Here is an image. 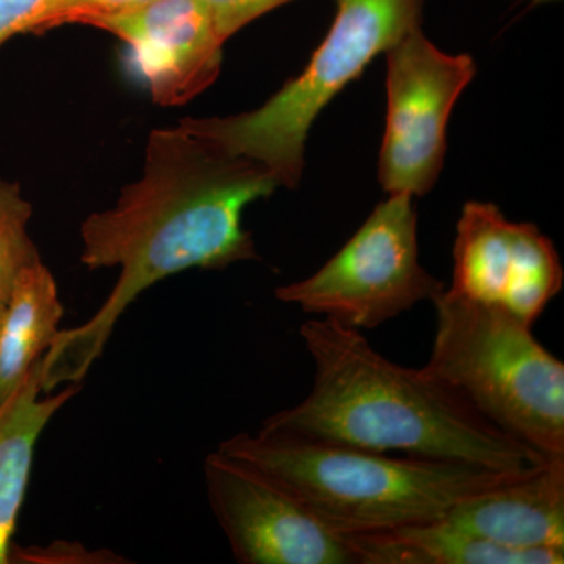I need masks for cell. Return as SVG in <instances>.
Segmentation results:
<instances>
[{
	"instance_id": "obj_1",
	"label": "cell",
	"mask_w": 564,
	"mask_h": 564,
	"mask_svg": "<svg viewBox=\"0 0 564 564\" xmlns=\"http://www.w3.org/2000/svg\"><path fill=\"white\" fill-rule=\"evenodd\" d=\"M144 154L140 180L82 223V265L120 269V276L87 322L52 340L41 358L43 392L80 384L121 315L152 285L259 259L243 212L280 188L272 174L181 124L151 131Z\"/></svg>"
},
{
	"instance_id": "obj_2",
	"label": "cell",
	"mask_w": 564,
	"mask_h": 564,
	"mask_svg": "<svg viewBox=\"0 0 564 564\" xmlns=\"http://www.w3.org/2000/svg\"><path fill=\"white\" fill-rule=\"evenodd\" d=\"M300 336L315 364L313 391L267 419L262 429L499 473H522L547 462L549 456L489 421L454 386L423 367L389 361L359 329L325 317L304 323Z\"/></svg>"
},
{
	"instance_id": "obj_3",
	"label": "cell",
	"mask_w": 564,
	"mask_h": 564,
	"mask_svg": "<svg viewBox=\"0 0 564 564\" xmlns=\"http://www.w3.org/2000/svg\"><path fill=\"white\" fill-rule=\"evenodd\" d=\"M272 478L333 532L359 534L430 524L469 497L518 475L474 464L366 451L262 429L217 448Z\"/></svg>"
},
{
	"instance_id": "obj_4",
	"label": "cell",
	"mask_w": 564,
	"mask_h": 564,
	"mask_svg": "<svg viewBox=\"0 0 564 564\" xmlns=\"http://www.w3.org/2000/svg\"><path fill=\"white\" fill-rule=\"evenodd\" d=\"M437 326L423 369L534 451L564 456V366L533 326L444 288L432 300Z\"/></svg>"
},
{
	"instance_id": "obj_5",
	"label": "cell",
	"mask_w": 564,
	"mask_h": 564,
	"mask_svg": "<svg viewBox=\"0 0 564 564\" xmlns=\"http://www.w3.org/2000/svg\"><path fill=\"white\" fill-rule=\"evenodd\" d=\"M328 35L302 74L259 109L232 117L184 118L182 128L263 166L280 187L302 180L315 118L377 55L421 28L423 0H336Z\"/></svg>"
},
{
	"instance_id": "obj_6",
	"label": "cell",
	"mask_w": 564,
	"mask_h": 564,
	"mask_svg": "<svg viewBox=\"0 0 564 564\" xmlns=\"http://www.w3.org/2000/svg\"><path fill=\"white\" fill-rule=\"evenodd\" d=\"M414 196L393 193L306 280L282 285L276 299L356 329H372L432 300L445 285L419 262Z\"/></svg>"
},
{
	"instance_id": "obj_7",
	"label": "cell",
	"mask_w": 564,
	"mask_h": 564,
	"mask_svg": "<svg viewBox=\"0 0 564 564\" xmlns=\"http://www.w3.org/2000/svg\"><path fill=\"white\" fill-rule=\"evenodd\" d=\"M388 115L380 152V184L388 195H426L443 170L452 110L477 66L447 54L423 35H404L384 52Z\"/></svg>"
},
{
	"instance_id": "obj_8",
	"label": "cell",
	"mask_w": 564,
	"mask_h": 564,
	"mask_svg": "<svg viewBox=\"0 0 564 564\" xmlns=\"http://www.w3.org/2000/svg\"><path fill=\"white\" fill-rule=\"evenodd\" d=\"M207 499L240 564H358L333 532L261 470L214 452L204 459Z\"/></svg>"
},
{
	"instance_id": "obj_9",
	"label": "cell",
	"mask_w": 564,
	"mask_h": 564,
	"mask_svg": "<svg viewBox=\"0 0 564 564\" xmlns=\"http://www.w3.org/2000/svg\"><path fill=\"white\" fill-rule=\"evenodd\" d=\"M563 281L558 251L538 226L508 220L496 204L463 207L448 292L533 326L562 292Z\"/></svg>"
},
{
	"instance_id": "obj_10",
	"label": "cell",
	"mask_w": 564,
	"mask_h": 564,
	"mask_svg": "<svg viewBox=\"0 0 564 564\" xmlns=\"http://www.w3.org/2000/svg\"><path fill=\"white\" fill-rule=\"evenodd\" d=\"M88 25L129 47L158 106H184L220 74L226 41L203 0H151Z\"/></svg>"
},
{
	"instance_id": "obj_11",
	"label": "cell",
	"mask_w": 564,
	"mask_h": 564,
	"mask_svg": "<svg viewBox=\"0 0 564 564\" xmlns=\"http://www.w3.org/2000/svg\"><path fill=\"white\" fill-rule=\"evenodd\" d=\"M441 522L513 551L564 554V456L469 497Z\"/></svg>"
},
{
	"instance_id": "obj_12",
	"label": "cell",
	"mask_w": 564,
	"mask_h": 564,
	"mask_svg": "<svg viewBox=\"0 0 564 564\" xmlns=\"http://www.w3.org/2000/svg\"><path fill=\"white\" fill-rule=\"evenodd\" d=\"M79 389V384H66L61 391L43 392L40 359L24 383L0 406V564H10L41 433Z\"/></svg>"
},
{
	"instance_id": "obj_13",
	"label": "cell",
	"mask_w": 564,
	"mask_h": 564,
	"mask_svg": "<svg viewBox=\"0 0 564 564\" xmlns=\"http://www.w3.org/2000/svg\"><path fill=\"white\" fill-rule=\"evenodd\" d=\"M358 564H562L556 552L513 551L444 522L345 534Z\"/></svg>"
},
{
	"instance_id": "obj_14",
	"label": "cell",
	"mask_w": 564,
	"mask_h": 564,
	"mask_svg": "<svg viewBox=\"0 0 564 564\" xmlns=\"http://www.w3.org/2000/svg\"><path fill=\"white\" fill-rule=\"evenodd\" d=\"M63 306L43 261L22 270L0 306V406L24 383L61 332Z\"/></svg>"
},
{
	"instance_id": "obj_15",
	"label": "cell",
	"mask_w": 564,
	"mask_h": 564,
	"mask_svg": "<svg viewBox=\"0 0 564 564\" xmlns=\"http://www.w3.org/2000/svg\"><path fill=\"white\" fill-rule=\"evenodd\" d=\"M31 218L32 204L22 198L20 184L0 180V306L22 270L41 262L29 236Z\"/></svg>"
},
{
	"instance_id": "obj_16",
	"label": "cell",
	"mask_w": 564,
	"mask_h": 564,
	"mask_svg": "<svg viewBox=\"0 0 564 564\" xmlns=\"http://www.w3.org/2000/svg\"><path fill=\"white\" fill-rule=\"evenodd\" d=\"M10 563L14 564H120L128 558L107 551V549L85 547L80 543L55 541L47 545H11Z\"/></svg>"
},
{
	"instance_id": "obj_17",
	"label": "cell",
	"mask_w": 564,
	"mask_h": 564,
	"mask_svg": "<svg viewBox=\"0 0 564 564\" xmlns=\"http://www.w3.org/2000/svg\"><path fill=\"white\" fill-rule=\"evenodd\" d=\"M151 0H57L47 18L44 32L66 24L88 25L101 18L139 9Z\"/></svg>"
},
{
	"instance_id": "obj_18",
	"label": "cell",
	"mask_w": 564,
	"mask_h": 564,
	"mask_svg": "<svg viewBox=\"0 0 564 564\" xmlns=\"http://www.w3.org/2000/svg\"><path fill=\"white\" fill-rule=\"evenodd\" d=\"M57 0H0V47L13 36L41 35Z\"/></svg>"
},
{
	"instance_id": "obj_19",
	"label": "cell",
	"mask_w": 564,
	"mask_h": 564,
	"mask_svg": "<svg viewBox=\"0 0 564 564\" xmlns=\"http://www.w3.org/2000/svg\"><path fill=\"white\" fill-rule=\"evenodd\" d=\"M203 2L209 9L221 39L228 41L252 21L293 0H203Z\"/></svg>"
},
{
	"instance_id": "obj_20",
	"label": "cell",
	"mask_w": 564,
	"mask_h": 564,
	"mask_svg": "<svg viewBox=\"0 0 564 564\" xmlns=\"http://www.w3.org/2000/svg\"><path fill=\"white\" fill-rule=\"evenodd\" d=\"M530 2L534 3V6H538V3L558 2V0H530Z\"/></svg>"
}]
</instances>
